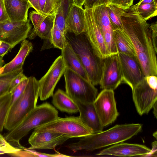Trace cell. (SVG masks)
<instances>
[{
	"instance_id": "816d5d0a",
	"label": "cell",
	"mask_w": 157,
	"mask_h": 157,
	"mask_svg": "<svg viewBox=\"0 0 157 157\" xmlns=\"http://www.w3.org/2000/svg\"><path fill=\"white\" fill-rule=\"evenodd\" d=\"M23 0L27 1H28L29 2V0Z\"/></svg>"
},
{
	"instance_id": "bcb514c9",
	"label": "cell",
	"mask_w": 157,
	"mask_h": 157,
	"mask_svg": "<svg viewBox=\"0 0 157 157\" xmlns=\"http://www.w3.org/2000/svg\"><path fill=\"white\" fill-rule=\"evenodd\" d=\"M85 0H73V2L77 5L82 7Z\"/></svg>"
},
{
	"instance_id": "3957f363",
	"label": "cell",
	"mask_w": 157,
	"mask_h": 157,
	"mask_svg": "<svg viewBox=\"0 0 157 157\" xmlns=\"http://www.w3.org/2000/svg\"><path fill=\"white\" fill-rule=\"evenodd\" d=\"M58 114L56 109L48 103L36 105L17 126L8 130L4 137L12 145L24 149L20 143L21 139L32 129L53 120Z\"/></svg>"
},
{
	"instance_id": "6da1fadb",
	"label": "cell",
	"mask_w": 157,
	"mask_h": 157,
	"mask_svg": "<svg viewBox=\"0 0 157 157\" xmlns=\"http://www.w3.org/2000/svg\"><path fill=\"white\" fill-rule=\"evenodd\" d=\"M121 17L123 31L132 44L144 75L157 76V52L153 44L150 25L140 16L135 5L124 10Z\"/></svg>"
},
{
	"instance_id": "60d3db41",
	"label": "cell",
	"mask_w": 157,
	"mask_h": 157,
	"mask_svg": "<svg viewBox=\"0 0 157 157\" xmlns=\"http://www.w3.org/2000/svg\"><path fill=\"white\" fill-rule=\"evenodd\" d=\"M9 20L4 4V0H0V22Z\"/></svg>"
},
{
	"instance_id": "8fae6325",
	"label": "cell",
	"mask_w": 157,
	"mask_h": 157,
	"mask_svg": "<svg viewBox=\"0 0 157 157\" xmlns=\"http://www.w3.org/2000/svg\"><path fill=\"white\" fill-rule=\"evenodd\" d=\"M66 68L60 55L55 60L45 75L38 80L39 97L41 101L46 100L53 96L56 86Z\"/></svg>"
},
{
	"instance_id": "7402d4cb",
	"label": "cell",
	"mask_w": 157,
	"mask_h": 157,
	"mask_svg": "<svg viewBox=\"0 0 157 157\" xmlns=\"http://www.w3.org/2000/svg\"><path fill=\"white\" fill-rule=\"evenodd\" d=\"M54 15H41L34 28L31 30L28 36L32 40L38 36L41 39L48 40L50 43L52 30L54 25Z\"/></svg>"
},
{
	"instance_id": "9c48e42d",
	"label": "cell",
	"mask_w": 157,
	"mask_h": 157,
	"mask_svg": "<svg viewBox=\"0 0 157 157\" xmlns=\"http://www.w3.org/2000/svg\"><path fill=\"white\" fill-rule=\"evenodd\" d=\"M93 104L104 127L113 122L119 115L113 90H102L98 95Z\"/></svg>"
},
{
	"instance_id": "277c9868",
	"label": "cell",
	"mask_w": 157,
	"mask_h": 157,
	"mask_svg": "<svg viewBox=\"0 0 157 157\" xmlns=\"http://www.w3.org/2000/svg\"><path fill=\"white\" fill-rule=\"evenodd\" d=\"M65 36L80 60L90 82L94 86L99 84L103 59L96 54L84 32L77 35L67 32Z\"/></svg>"
},
{
	"instance_id": "5bb4252c",
	"label": "cell",
	"mask_w": 157,
	"mask_h": 157,
	"mask_svg": "<svg viewBox=\"0 0 157 157\" xmlns=\"http://www.w3.org/2000/svg\"><path fill=\"white\" fill-rule=\"evenodd\" d=\"M123 76V83L131 89L141 81L144 75L136 56L118 53Z\"/></svg>"
},
{
	"instance_id": "ac0fdd59",
	"label": "cell",
	"mask_w": 157,
	"mask_h": 157,
	"mask_svg": "<svg viewBox=\"0 0 157 157\" xmlns=\"http://www.w3.org/2000/svg\"><path fill=\"white\" fill-rule=\"evenodd\" d=\"M75 102L79 113L78 117L82 122L91 130L93 133L102 131L104 127L101 123L93 103Z\"/></svg>"
},
{
	"instance_id": "74e56055",
	"label": "cell",
	"mask_w": 157,
	"mask_h": 157,
	"mask_svg": "<svg viewBox=\"0 0 157 157\" xmlns=\"http://www.w3.org/2000/svg\"><path fill=\"white\" fill-rule=\"evenodd\" d=\"M151 30V36L153 44L155 49L157 52V23H152L150 25Z\"/></svg>"
},
{
	"instance_id": "b9f144b4",
	"label": "cell",
	"mask_w": 157,
	"mask_h": 157,
	"mask_svg": "<svg viewBox=\"0 0 157 157\" xmlns=\"http://www.w3.org/2000/svg\"><path fill=\"white\" fill-rule=\"evenodd\" d=\"M152 149H151L150 153L147 156H149L157 157V142L155 140L152 143Z\"/></svg>"
},
{
	"instance_id": "2e32d148",
	"label": "cell",
	"mask_w": 157,
	"mask_h": 157,
	"mask_svg": "<svg viewBox=\"0 0 157 157\" xmlns=\"http://www.w3.org/2000/svg\"><path fill=\"white\" fill-rule=\"evenodd\" d=\"M71 137L67 135L49 131H34L28 140L31 149H48L55 150L58 146L64 143Z\"/></svg>"
},
{
	"instance_id": "ffe728a7",
	"label": "cell",
	"mask_w": 157,
	"mask_h": 157,
	"mask_svg": "<svg viewBox=\"0 0 157 157\" xmlns=\"http://www.w3.org/2000/svg\"><path fill=\"white\" fill-rule=\"evenodd\" d=\"M66 24L68 32L77 35L83 33L85 26L84 9L73 2L67 15Z\"/></svg>"
},
{
	"instance_id": "cb8c5ba5",
	"label": "cell",
	"mask_w": 157,
	"mask_h": 157,
	"mask_svg": "<svg viewBox=\"0 0 157 157\" xmlns=\"http://www.w3.org/2000/svg\"><path fill=\"white\" fill-rule=\"evenodd\" d=\"M52 96L53 104L60 111L70 114L78 112L75 101L63 90L58 89Z\"/></svg>"
},
{
	"instance_id": "8992f818",
	"label": "cell",
	"mask_w": 157,
	"mask_h": 157,
	"mask_svg": "<svg viewBox=\"0 0 157 157\" xmlns=\"http://www.w3.org/2000/svg\"><path fill=\"white\" fill-rule=\"evenodd\" d=\"M66 93L75 101L93 103L98 95L97 89L88 80L66 67L63 74Z\"/></svg>"
},
{
	"instance_id": "7dc6e473",
	"label": "cell",
	"mask_w": 157,
	"mask_h": 157,
	"mask_svg": "<svg viewBox=\"0 0 157 157\" xmlns=\"http://www.w3.org/2000/svg\"><path fill=\"white\" fill-rule=\"evenodd\" d=\"M152 108L153 109V113L155 117L157 118V101L155 102L153 105Z\"/></svg>"
},
{
	"instance_id": "8d00e7d4",
	"label": "cell",
	"mask_w": 157,
	"mask_h": 157,
	"mask_svg": "<svg viewBox=\"0 0 157 157\" xmlns=\"http://www.w3.org/2000/svg\"><path fill=\"white\" fill-rule=\"evenodd\" d=\"M27 77L23 74V71L19 73L11 81L10 84L9 92H10L14 87Z\"/></svg>"
},
{
	"instance_id": "681fc988",
	"label": "cell",
	"mask_w": 157,
	"mask_h": 157,
	"mask_svg": "<svg viewBox=\"0 0 157 157\" xmlns=\"http://www.w3.org/2000/svg\"><path fill=\"white\" fill-rule=\"evenodd\" d=\"M3 58V57L0 56V69L3 66L4 63Z\"/></svg>"
},
{
	"instance_id": "f1b7e54d",
	"label": "cell",
	"mask_w": 157,
	"mask_h": 157,
	"mask_svg": "<svg viewBox=\"0 0 157 157\" xmlns=\"http://www.w3.org/2000/svg\"><path fill=\"white\" fill-rule=\"evenodd\" d=\"M23 71V69L3 74H0V96L9 92L10 83L17 75Z\"/></svg>"
},
{
	"instance_id": "52a82bcc",
	"label": "cell",
	"mask_w": 157,
	"mask_h": 157,
	"mask_svg": "<svg viewBox=\"0 0 157 157\" xmlns=\"http://www.w3.org/2000/svg\"><path fill=\"white\" fill-rule=\"evenodd\" d=\"M133 101L138 113L147 114L157 101V77L145 76L132 89Z\"/></svg>"
},
{
	"instance_id": "83f0119b",
	"label": "cell",
	"mask_w": 157,
	"mask_h": 157,
	"mask_svg": "<svg viewBox=\"0 0 157 157\" xmlns=\"http://www.w3.org/2000/svg\"><path fill=\"white\" fill-rule=\"evenodd\" d=\"M135 6L140 16L146 21L157 15V4L154 2Z\"/></svg>"
},
{
	"instance_id": "7c38bea8",
	"label": "cell",
	"mask_w": 157,
	"mask_h": 157,
	"mask_svg": "<svg viewBox=\"0 0 157 157\" xmlns=\"http://www.w3.org/2000/svg\"><path fill=\"white\" fill-rule=\"evenodd\" d=\"M85 26L84 32L97 55L104 59L111 54L105 40L97 25L93 15V9H84Z\"/></svg>"
},
{
	"instance_id": "f546056e",
	"label": "cell",
	"mask_w": 157,
	"mask_h": 157,
	"mask_svg": "<svg viewBox=\"0 0 157 157\" xmlns=\"http://www.w3.org/2000/svg\"><path fill=\"white\" fill-rule=\"evenodd\" d=\"M67 42L65 35L60 31L54 24L52 30L51 44L54 47L62 50L64 48Z\"/></svg>"
},
{
	"instance_id": "f6af8a7d",
	"label": "cell",
	"mask_w": 157,
	"mask_h": 157,
	"mask_svg": "<svg viewBox=\"0 0 157 157\" xmlns=\"http://www.w3.org/2000/svg\"><path fill=\"white\" fill-rule=\"evenodd\" d=\"M8 143L5 140L4 136L0 133V146L5 145Z\"/></svg>"
},
{
	"instance_id": "d590c367",
	"label": "cell",
	"mask_w": 157,
	"mask_h": 157,
	"mask_svg": "<svg viewBox=\"0 0 157 157\" xmlns=\"http://www.w3.org/2000/svg\"><path fill=\"white\" fill-rule=\"evenodd\" d=\"M109 0H85L83 5L84 9H92L94 7L106 5Z\"/></svg>"
},
{
	"instance_id": "30bf717a",
	"label": "cell",
	"mask_w": 157,
	"mask_h": 157,
	"mask_svg": "<svg viewBox=\"0 0 157 157\" xmlns=\"http://www.w3.org/2000/svg\"><path fill=\"white\" fill-rule=\"evenodd\" d=\"M122 83L123 76L118 54L111 55L103 59L100 88L114 90Z\"/></svg>"
},
{
	"instance_id": "d4e9b609",
	"label": "cell",
	"mask_w": 157,
	"mask_h": 157,
	"mask_svg": "<svg viewBox=\"0 0 157 157\" xmlns=\"http://www.w3.org/2000/svg\"><path fill=\"white\" fill-rule=\"evenodd\" d=\"M115 42L118 53L136 56L132 44L123 30L114 31Z\"/></svg>"
},
{
	"instance_id": "4dcf8cb0",
	"label": "cell",
	"mask_w": 157,
	"mask_h": 157,
	"mask_svg": "<svg viewBox=\"0 0 157 157\" xmlns=\"http://www.w3.org/2000/svg\"><path fill=\"white\" fill-rule=\"evenodd\" d=\"M66 17L60 10H56L54 15V24L64 35L67 32L66 24Z\"/></svg>"
},
{
	"instance_id": "603a6c76",
	"label": "cell",
	"mask_w": 157,
	"mask_h": 157,
	"mask_svg": "<svg viewBox=\"0 0 157 157\" xmlns=\"http://www.w3.org/2000/svg\"><path fill=\"white\" fill-rule=\"evenodd\" d=\"M61 56L66 68L75 71L85 79L89 81L80 60L68 41L64 48L61 50Z\"/></svg>"
},
{
	"instance_id": "f907efd6",
	"label": "cell",
	"mask_w": 157,
	"mask_h": 157,
	"mask_svg": "<svg viewBox=\"0 0 157 157\" xmlns=\"http://www.w3.org/2000/svg\"><path fill=\"white\" fill-rule=\"evenodd\" d=\"M153 136L156 139H157V131H156L153 134Z\"/></svg>"
},
{
	"instance_id": "836d02e7",
	"label": "cell",
	"mask_w": 157,
	"mask_h": 157,
	"mask_svg": "<svg viewBox=\"0 0 157 157\" xmlns=\"http://www.w3.org/2000/svg\"><path fill=\"white\" fill-rule=\"evenodd\" d=\"M134 0H109L108 4L125 10L133 5Z\"/></svg>"
},
{
	"instance_id": "1f68e13d",
	"label": "cell",
	"mask_w": 157,
	"mask_h": 157,
	"mask_svg": "<svg viewBox=\"0 0 157 157\" xmlns=\"http://www.w3.org/2000/svg\"><path fill=\"white\" fill-rule=\"evenodd\" d=\"M41 14L43 15H54L55 9L52 0H38Z\"/></svg>"
},
{
	"instance_id": "7bdbcfd3",
	"label": "cell",
	"mask_w": 157,
	"mask_h": 157,
	"mask_svg": "<svg viewBox=\"0 0 157 157\" xmlns=\"http://www.w3.org/2000/svg\"><path fill=\"white\" fill-rule=\"evenodd\" d=\"M29 2L31 8H33L35 11L41 14L39 5L38 0H29Z\"/></svg>"
},
{
	"instance_id": "484cf974",
	"label": "cell",
	"mask_w": 157,
	"mask_h": 157,
	"mask_svg": "<svg viewBox=\"0 0 157 157\" xmlns=\"http://www.w3.org/2000/svg\"><path fill=\"white\" fill-rule=\"evenodd\" d=\"M106 6L109 21L113 30H123L121 17L124 10L109 4H107Z\"/></svg>"
},
{
	"instance_id": "c3c4849f",
	"label": "cell",
	"mask_w": 157,
	"mask_h": 157,
	"mask_svg": "<svg viewBox=\"0 0 157 157\" xmlns=\"http://www.w3.org/2000/svg\"><path fill=\"white\" fill-rule=\"evenodd\" d=\"M53 1L55 7V11L57 8L58 5L60 2V0H52Z\"/></svg>"
},
{
	"instance_id": "e0dca14e",
	"label": "cell",
	"mask_w": 157,
	"mask_h": 157,
	"mask_svg": "<svg viewBox=\"0 0 157 157\" xmlns=\"http://www.w3.org/2000/svg\"><path fill=\"white\" fill-rule=\"evenodd\" d=\"M151 151V149L145 145L122 142L103 149L96 154V155H109L120 157L147 156Z\"/></svg>"
},
{
	"instance_id": "9a60e30c",
	"label": "cell",
	"mask_w": 157,
	"mask_h": 157,
	"mask_svg": "<svg viewBox=\"0 0 157 157\" xmlns=\"http://www.w3.org/2000/svg\"><path fill=\"white\" fill-rule=\"evenodd\" d=\"M92 9L95 21L102 33L109 52L111 55L118 53L114 30L109 21L106 5Z\"/></svg>"
},
{
	"instance_id": "ee69618b",
	"label": "cell",
	"mask_w": 157,
	"mask_h": 157,
	"mask_svg": "<svg viewBox=\"0 0 157 157\" xmlns=\"http://www.w3.org/2000/svg\"><path fill=\"white\" fill-rule=\"evenodd\" d=\"M153 2H154L157 4V0H140L136 4L137 5H140L150 3Z\"/></svg>"
},
{
	"instance_id": "ab89813d",
	"label": "cell",
	"mask_w": 157,
	"mask_h": 157,
	"mask_svg": "<svg viewBox=\"0 0 157 157\" xmlns=\"http://www.w3.org/2000/svg\"><path fill=\"white\" fill-rule=\"evenodd\" d=\"M13 47L10 44L0 40V56L3 57L9 52H10Z\"/></svg>"
},
{
	"instance_id": "44dd1931",
	"label": "cell",
	"mask_w": 157,
	"mask_h": 157,
	"mask_svg": "<svg viewBox=\"0 0 157 157\" xmlns=\"http://www.w3.org/2000/svg\"><path fill=\"white\" fill-rule=\"evenodd\" d=\"M33 48L32 44L25 39L22 41L20 49L15 57L10 62L6 64L0 69V74L11 72L22 69L26 57Z\"/></svg>"
},
{
	"instance_id": "e575fe53",
	"label": "cell",
	"mask_w": 157,
	"mask_h": 157,
	"mask_svg": "<svg viewBox=\"0 0 157 157\" xmlns=\"http://www.w3.org/2000/svg\"><path fill=\"white\" fill-rule=\"evenodd\" d=\"M24 149L29 151L33 154L34 157H71L72 156L62 154L59 152L56 151L55 154H49L41 153L37 151L34 149H29L28 148H25Z\"/></svg>"
},
{
	"instance_id": "f5cc1de1",
	"label": "cell",
	"mask_w": 157,
	"mask_h": 157,
	"mask_svg": "<svg viewBox=\"0 0 157 157\" xmlns=\"http://www.w3.org/2000/svg\"></svg>"
},
{
	"instance_id": "ba28073f",
	"label": "cell",
	"mask_w": 157,
	"mask_h": 157,
	"mask_svg": "<svg viewBox=\"0 0 157 157\" xmlns=\"http://www.w3.org/2000/svg\"><path fill=\"white\" fill-rule=\"evenodd\" d=\"M37 132L49 131L79 138L93 133L91 130L84 124L79 117H58L52 121L34 129Z\"/></svg>"
},
{
	"instance_id": "f35d334b",
	"label": "cell",
	"mask_w": 157,
	"mask_h": 157,
	"mask_svg": "<svg viewBox=\"0 0 157 157\" xmlns=\"http://www.w3.org/2000/svg\"><path fill=\"white\" fill-rule=\"evenodd\" d=\"M8 154L10 156L13 157H34V155L29 151L24 149H21L14 153Z\"/></svg>"
},
{
	"instance_id": "d6a6232c",
	"label": "cell",
	"mask_w": 157,
	"mask_h": 157,
	"mask_svg": "<svg viewBox=\"0 0 157 157\" xmlns=\"http://www.w3.org/2000/svg\"><path fill=\"white\" fill-rule=\"evenodd\" d=\"M28 80V77L26 78L19 84L14 87L10 91L12 94V99L10 105L23 92L26 88Z\"/></svg>"
},
{
	"instance_id": "4fadbf2b",
	"label": "cell",
	"mask_w": 157,
	"mask_h": 157,
	"mask_svg": "<svg viewBox=\"0 0 157 157\" xmlns=\"http://www.w3.org/2000/svg\"><path fill=\"white\" fill-rule=\"evenodd\" d=\"M30 20L25 22H13L8 20L0 22V40L13 48L28 37L31 30Z\"/></svg>"
},
{
	"instance_id": "5b68a950",
	"label": "cell",
	"mask_w": 157,
	"mask_h": 157,
	"mask_svg": "<svg viewBox=\"0 0 157 157\" xmlns=\"http://www.w3.org/2000/svg\"><path fill=\"white\" fill-rule=\"evenodd\" d=\"M22 94L11 105L4 128L10 130L15 127L36 106L39 97L38 81L30 76Z\"/></svg>"
},
{
	"instance_id": "4316f807",
	"label": "cell",
	"mask_w": 157,
	"mask_h": 157,
	"mask_svg": "<svg viewBox=\"0 0 157 157\" xmlns=\"http://www.w3.org/2000/svg\"><path fill=\"white\" fill-rule=\"evenodd\" d=\"M12 94L9 92L0 96V132L2 131L10 106Z\"/></svg>"
},
{
	"instance_id": "d6986e66",
	"label": "cell",
	"mask_w": 157,
	"mask_h": 157,
	"mask_svg": "<svg viewBox=\"0 0 157 157\" xmlns=\"http://www.w3.org/2000/svg\"><path fill=\"white\" fill-rule=\"evenodd\" d=\"M9 20L13 22L26 21L29 9L31 8L29 2L23 0H4Z\"/></svg>"
},
{
	"instance_id": "7a4b0ae2",
	"label": "cell",
	"mask_w": 157,
	"mask_h": 157,
	"mask_svg": "<svg viewBox=\"0 0 157 157\" xmlns=\"http://www.w3.org/2000/svg\"><path fill=\"white\" fill-rule=\"evenodd\" d=\"M140 124H117L109 129L82 137L67 147L74 152L81 150L92 151L95 150L123 142L140 132Z\"/></svg>"
}]
</instances>
